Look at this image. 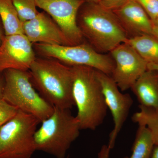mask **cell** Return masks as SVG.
<instances>
[{"mask_svg":"<svg viewBox=\"0 0 158 158\" xmlns=\"http://www.w3.org/2000/svg\"><path fill=\"white\" fill-rule=\"evenodd\" d=\"M82 6L77 24L85 40L97 52L110 53L126 42L127 35L113 11L95 3H87Z\"/></svg>","mask_w":158,"mask_h":158,"instance_id":"2","label":"cell"},{"mask_svg":"<svg viewBox=\"0 0 158 158\" xmlns=\"http://www.w3.org/2000/svg\"><path fill=\"white\" fill-rule=\"evenodd\" d=\"M86 2L88 3H95L98 4L99 0H85Z\"/></svg>","mask_w":158,"mask_h":158,"instance_id":"29","label":"cell"},{"mask_svg":"<svg viewBox=\"0 0 158 158\" xmlns=\"http://www.w3.org/2000/svg\"><path fill=\"white\" fill-rule=\"evenodd\" d=\"M40 122L18 110L0 128V158H31L36 151L34 135Z\"/></svg>","mask_w":158,"mask_h":158,"instance_id":"6","label":"cell"},{"mask_svg":"<svg viewBox=\"0 0 158 158\" xmlns=\"http://www.w3.org/2000/svg\"><path fill=\"white\" fill-rule=\"evenodd\" d=\"M128 0H99L98 4L108 10L113 11L120 8Z\"/></svg>","mask_w":158,"mask_h":158,"instance_id":"22","label":"cell"},{"mask_svg":"<svg viewBox=\"0 0 158 158\" xmlns=\"http://www.w3.org/2000/svg\"><path fill=\"white\" fill-rule=\"evenodd\" d=\"M139 106L158 110V71L148 69L132 86Z\"/></svg>","mask_w":158,"mask_h":158,"instance_id":"14","label":"cell"},{"mask_svg":"<svg viewBox=\"0 0 158 158\" xmlns=\"http://www.w3.org/2000/svg\"><path fill=\"white\" fill-rule=\"evenodd\" d=\"M125 31L128 38L152 34L153 23L146 11L135 0H128L113 11Z\"/></svg>","mask_w":158,"mask_h":158,"instance_id":"13","label":"cell"},{"mask_svg":"<svg viewBox=\"0 0 158 158\" xmlns=\"http://www.w3.org/2000/svg\"><path fill=\"white\" fill-rule=\"evenodd\" d=\"M29 71L34 88L53 106L70 110L74 106L71 66L52 58L37 57Z\"/></svg>","mask_w":158,"mask_h":158,"instance_id":"3","label":"cell"},{"mask_svg":"<svg viewBox=\"0 0 158 158\" xmlns=\"http://www.w3.org/2000/svg\"><path fill=\"white\" fill-rule=\"evenodd\" d=\"M154 25L158 26V16L156 18V19H155V20L153 22Z\"/></svg>","mask_w":158,"mask_h":158,"instance_id":"30","label":"cell"},{"mask_svg":"<svg viewBox=\"0 0 158 158\" xmlns=\"http://www.w3.org/2000/svg\"><path fill=\"white\" fill-rule=\"evenodd\" d=\"M5 36H6V35H5L4 27H3L2 23L1 18H0V46H1V44H2L3 39H4Z\"/></svg>","mask_w":158,"mask_h":158,"instance_id":"25","label":"cell"},{"mask_svg":"<svg viewBox=\"0 0 158 158\" xmlns=\"http://www.w3.org/2000/svg\"><path fill=\"white\" fill-rule=\"evenodd\" d=\"M40 57L52 58L69 66H88L111 76L115 63L111 56L97 52L87 42L75 45L33 44Z\"/></svg>","mask_w":158,"mask_h":158,"instance_id":"7","label":"cell"},{"mask_svg":"<svg viewBox=\"0 0 158 158\" xmlns=\"http://www.w3.org/2000/svg\"><path fill=\"white\" fill-rule=\"evenodd\" d=\"M139 111L132 117V120L149 129L152 135L155 145H158V110L149 109L139 106Z\"/></svg>","mask_w":158,"mask_h":158,"instance_id":"18","label":"cell"},{"mask_svg":"<svg viewBox=\"0 0 158 158\" xmlns=\"http://www.w3.org/2000/svg\"><path fill=\"white\" fill-rule=\"evenodd\" d=\"M23 34L33 44L70 45L62 30L45 12H39L33 19L23 23Z\"/></svg>","mask_w":158,"mask_h":158,"instance_id":"12","label":"cell"},{"mask_svg":"<svg viewBox=\"0 0 158 158\" xmlns=\"http://www.w3.org/2000/svg\"><path fill=\"white\" fill-rule=\"evenodd\" d=\"M152 35L158 39V26L154 25L153 27Z\"/></svg>","mask_w":158,"mask_h":158,"instance_id":"28","label":"cell"},{"mask_svg":"<svg viewBox=\"0 0 158 158\" xmlns=\"http://www.w3.org/2000/svg\"><path fill=\"white\" fill-rule=\"evenodd\" d=\"M37 7L43 9L56 23L70 45L85 41L77 24L79 10L85 0H36Z\"/></svg>","mask_w":158,"mask_h":158,"instance_id":"8","label":"cell"},{"mask_svg":"<svg viewBox=\"0 0 158 158\" xmlns=\"http://www.w3.org/2000/svg\"><path fill=\"white\" fill-rule=\"evenodd\" d=\"M154 146L149 129L145 126L139 125L132 147L131 155L123 158H151Z\"/></svg>","mask_w":158,"mask_h":158,"instance_id":"17","label":"cell"},{"mask_svg":"<svg viewBox=\"0 0 158 158\" xmlns=\"http://www.w3.org/2000/svg\"><path fill=\"white\" fill-rule=\"evenodd\" d=\"M143 8L152 23L158 16V0H135Z\"/></svg>","mask_w":158,"mask_h":158,"instance_id":"21","label":"cell"},{"mask_svg":"<svg viewBox=\"0 0 158 158\" xmlns=\"http://www.w3.org/2000/svg\"><path fill=\"white\" fill-rule=\"evenodd\" d=\"M106 104L113 117L114 127L109 135L108 146L111 149L114 147L116 139L127 119L133 104L132 98L129 94L121 92L113 78L97 70Z\"/></svg>","mask_w":158,"mask_h":158,"instance_id":"9","label":"cell"},{"mask_svg":"<svg viewBox=\"0 0 158 158\" xmlns=\"http://www.w3.org/2000/svg\"><path fill=\"white\" fill-rule=\"evenodd\" d=\"M72 95L81 130L94 131L103 123L107 112L97 70L88 66H71Z\"/></svg>","mask_w":158,"mask_h":158,"instance_id":"1","label":"cell"},{"mask_svg":"<svg viewBox=\"0 0 158 158\" xmlns=\"http://www.w3.org/2000/svg\"><path fill=\"white\" fill-rule=\"evenodd\" d=\"M147 68L150 70L158 71V64H148Z\"/></svg>","mask_w":158,"mask_h":158,"instance_id":"27","label":"cell"},{"mask_svg":"<svg viewBox=\"0 0 158 158\" xmlns=\"http://www.w3.org/2000/svg\"><path fill=\"white\" fill-rule=\"evenodd\" d=\"M12 2L22 23L33 19L39 13L36 0H12Z\"/></svg>","mask_w":158,"mask_h":158,"instance_id":"19","label":"cell"},{"mask_svg":"<svg viewBox=\"0 0 158 158\" xmlns=\"http://www.w3.org/2000/svg\"><path fill=\"white\" fill-rule=\"evenodd\" d=\"M34 135L36 150L56 158H64L74 141L78 138L81 128L70 110L55 107L52 113L43 120Z\"/></svg>","mask_w":158,"mask_h":158,"instance_id":"4","label":"cell"},{"mask_svg":"<svg viewBox=\"0 0 158 158\" xmlns=\"http://www.w3.org/2000/svg\"><path fill=\"white\" fill-rule=\"evenodd\" d=\"M126 42L131 46L148 64H158V39L152 34L128 38Z\"/></svg>","mask_w":158,"mask_h":158,"instance_id":"15","label":"cell"},{"mask_svg":"<svg viewBox=\"0 0 158 158\" xmlns=\"http://www.w3.org/2000/svg\"><path fill=\"white\" fill-rule=\"evenodd\" d=\"M110 54L115 63L111 77L121 91L131 89L147 70L148 63L127 42L117 46Z\"/></svg>","mask_w":158,"mask_h":158,"instance_id":"10","label":"cell"},{"mask_svg":"<svg viewBox=\"0 0 158 158\" xmlns=\"http://www.w3.org/2000/svg\"><path fill=\"white\" fill-rule=\"evenodd\" d=\"M37 57L33 44L24 34L5 36L0 46V71H29Z\"/></svg>","mask_w":158,"mask_h":158,"instance_id":"11","label":"cell"},{"mask_svg":"<svg viewBox=\"0 0 158 158\" xmlns=\"http://www.w3.org/2000/svg\"><path fill=\"white\" fill-rule=\"evenodd\" d=\"M151 158H158V145H155Z\"/></svg>","mask_w":158,"mask_h":158,"instance_id":"26","label":"cell"},{"mask_svg":"<svg viewBox=\"0 0 158 158\" xmlns=\"http://www.w3.org/2000/svg\"><path fill=\"white\" fill-rule=\"evenodd\" d=\"M3 73L4 100L18 110L34 116L40 123L50 116L54 107L36 90L29 71L8 69Z\"/></svg>","mask_w":158,"mask_h":158,"instance_id":"5","label":"cell"},{"mask_svg":"<svg viewBox=\"0 0 158 158\" xmlns=\"http://www.w3.org/2000/svg\"><path fill=\"white\" fill-rule=\"evenodd\" d=\"M5 80L3 72L0 71V99H3L5 88Z\"/></svg>","mask_w":158,"mask_h":158,"instance_id":"24","label":"cell"},{"mask_svg":"<svg viewBox=\"0 0 158 158\" xmlns=\"http://www.w3.org/2000/svg\"><path fill=\"white\" fill-rule=\"evenodd\" d=\"M111 149L108 145H102L98 153V158H110Z\"/></svg>","mask_w":158,"mask_h":158,"instance_id":"23","label":"cell"},{"mask_svg":"<svg viewBox=\"0 0 158 158\" xmlns=\"http://www.w3.org/2000/svg\"><path fill=\"white\" fill-rule=\"evenodd\" d=\"M18 110L3 99H0V128L16 114Z\"/></svg>","mask_w":158,"mask_h":158,"instance_id":"20","label":"cell"},{"mask_svg":"<svg viewBox=\"0 0 158 158\" xmlns=\"http://www.w3.org/2000/svg\"><path fill=\"white\" fill-rule=\"evenodd\" d=\"M0 18L6 36L23 34V23L12 0H0Z\"/></svg>","mask_w":158,"mask_h":158,"instance_id":"16","label":"cell"}]
</instances>
